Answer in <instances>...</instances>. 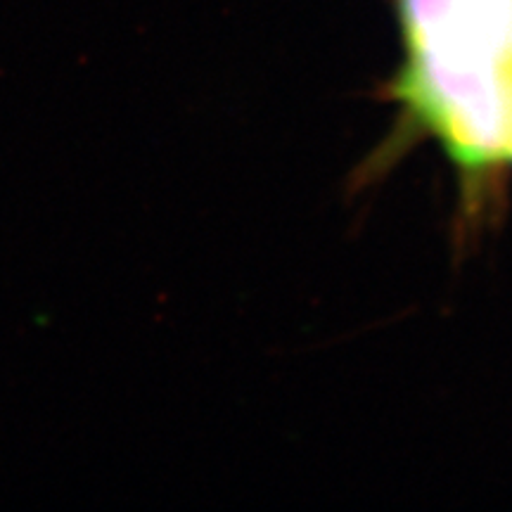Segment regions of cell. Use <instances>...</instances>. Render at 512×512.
<instances>
[{"mask_svg": "<svg viewBox=\"0 0 512 512\" xmlns=\"http://www.w3.org/2000/svg\"><path fill=\"white\" fill-rule=\"evenodd\" d=\"M508 162H512V126H510V152H508Z\"/></svg>", "mask_w": 512, "mask_h": 512, "instance_id": "1", "label": "cell"}]
</instances>
